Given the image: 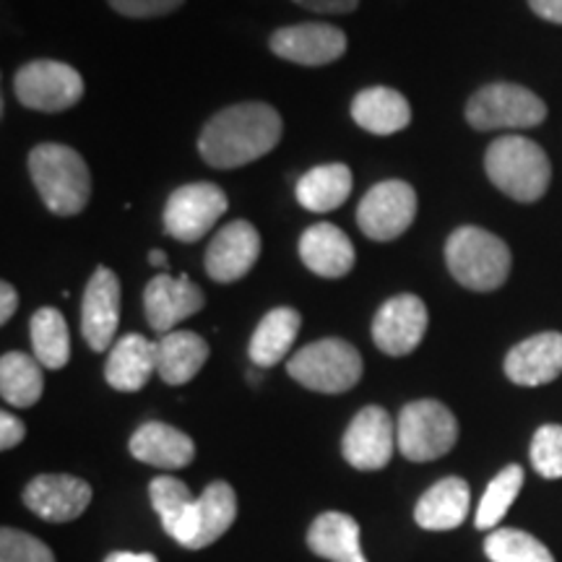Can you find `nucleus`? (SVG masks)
I'll return each mask as SVG.
<instances>
[{"instance_id": "21", "label": "nucleus", "mask_w": 562, "mask_h": 562, "mask_svg": "<svg viewBox=\"0 0 562 562\" xmlns=\"http://www.w3.org/2000/svg\"><path fill=\"white\" fill-rule=\"evenodd\" d=\"M157 372V344L140 334H125L112 344L108 364H104V381L110 389L123 393H136L149 383Z\"/></svg>"}, {"instance_id": "40", "label": "nucleus", "mask_w": 562, "mask_h": 562, "mask_svg": "<svg viewBox=\"0 0 562 562\" xmlns=\"http://www.w3.org/2000/svg\"><path fill=\"white\" fill-rule=\"evenodd\" d=\"M16 307H19L16 290H13V284H9V281H3V284H0V323H9L11 315L16 313Z\"/></svg>"}, {"instance_id": "33", "label": "nucleus", "mask_w": 562, "mask_h": 562, "mask_svg": "<svg viewBox=\"0 0 562 562\" xmlns=\"http://www.w3.org/2000/svg\"><path fill=\"white\" fill-rule=\"evenodd\" d=\"M149 497L151 508L157 510L165 531L175 539V533H178L182 521H186V516L195 505L193 492L188 490L186 482L175 480V476H157V480H151L149 484Z\"/></svg>"}, {"instance_id": "23", "label": "nucleus", "mask_w": 562, "mask_h": 562, "mask_svg": "<svg viewBox=\"0 0 562 562\" xmlns=\"http://www.w3.org/2000/svg\"><path fill=\"white\" fill-rule=\"evenodd\" d=\"M351 121L372 136H393V133L409 128L412 104L402 91L391 87L362 89L351 100Z\"/></svg>"}, {"instance_id": "16", "label": "nucleus", "mask_w": 562, "mask_h": 562, "mask_svg": "<svg viewBox=\"0 0 562 562\" xmlns=\"http://www.w3.org/2000/svg\"><path fill=\"white\" fill-rule=\"evenodd\" d=\"M237 518V495L227 482H211L195 497V505L186 516V521L175 533V542L186 550H203L214 544Z\"/></svg>"}, {"instance_id": "15", "label": "nucleus", "mask_w": 562, "mask_h": 562, "mask_svg": "<svg viewBox=\"0 0 562 562\" xmlns=\"http://www.w3.org/2000/svg\"><path fill=\"white\" fill-rule=\"evenodd\" d=\"M117 323H121V279L108 266H100L91 273L81 300V336L89 349H112Z\"/></svg>"}, {"instance_id": "24", "label": "nucleus", "mask_w": 562, "mask_h": 562, "mask_svg": "<svg viewBox=\"0 0 562 562\" xmlns=\"http://www.w3.org/2000/svg\"><path fill=\"white\" fill-rule=\"evenodd\" d=\"M472 490L461 476H446L435 482L414 508V521L427 531H448L467 521Z\"/></svg>"}, {"instance_id": "18", "label": "nucleus", "mask_w": 562, "mask_h": 562, "mask_svg": "<svg viewBox=\"0 0 562 562\" xmlns=\"http://www.w3.org/2000/svg\"><path fill=\"white\" fill-rule=\"evenodd\" d=\"M91 503L89 482L70 474H40L26 484L24 505L34 516L53 524L79 518Z\"/></svg>"}, {"instance_id": "32", "label": "nucleus", "mask_w": 562, "mask_h": 562, "mask_svg": "<svg viewBox=\"0 0 562 562\" xmlns=\"http://www.w3.org/2000/svg\"><path fill=\"white\" fill-rule=\"evenodd\" d=\"M492 562H554V554L537 537L521 529H495L484 539Z\"/></svg>"}, {"instance_id": "27", "label": "nucleus", "mask_w": 562, "mask_h": 562, "mask_svg": "<svg viewBox=\"0 0 562 562\" xmlns=\"http://www.w3.org/2000/svg\"><path fill=\"white\" fill-rule=\"evenodd\" d=\"M302 326V315L294 307H273L252 331L248 355L256 368H273L290 355Z\"/></svg>"}, {"instance_id": "31", "label": "nucleus", "mask_w": 562, "mask_h": 562, "mask_svg": "<svg viewBox=\"0 0 562 562\" xmlns=\"http://www.w3.org/2000/svg\"><path fill=\"white\" fill-rule=\"evenodd\" d=\"M521 487H524V469L518 467V463L505 467L503 472L487 484V490H484L480 508H476V518H474L476 529L495 531V526L503 521L505 513H508L510 505L516 503Z\"/></svg>"}, {"instance_id": "5", "label": "nucleus", "mask_w": 562, "mask_h": 562, "mask_svg": "<svg viewBox=\"0 0 562 562\" xmlns=\"http://www.w3.org/2000/svg\"><path fill=\"white\" fill-rule=\"evenodd\" d=\"M362 357L357 347L344 339H321L294 351L286 372L302 389L315 393L351 391L362 378Z\"/></svg>"}, {"instance_id": "1", "label": "nucleus", "mask_w": 562, "mask_h": 562, "mask_svg": "<svg viewBox=\"0 0 562 562\" xmlns=\"http://www.w3.org/2000/svg\"><path fill=\"white\" fill-rule=\"evenodd\" d=\"M281 133H284V123L271 104H232L203 125L199 154L214 170H237L277 149Z\"/></svg>"}, {"instance_id": "8", "label": "nucleus", "mask_w": 562, "mask_h": 562, "mask_svg": "<svg viewBox=\"0 0 562 562\" xmlns=\"http://www.w3.org/2000/svg\"><path fill=\"white\" fill-rule=\"evenodd\" d=\"M227 193L220 186L188 182V186H180L178 191L170 193L165 211H161V224L175 240L199 243L227 214Z\"/></svg>"}, {"instance_id": "36", "label": "nucleus", "mask_w": 562, "mask_h": 562, "mask_svg": "<svg viewBox=\"0 0 562 562\" xmlns=\"http://www.w3.org/2000/svg\"><path fill=\"white\" fill-rule=\"evenodd\" d=\"M110 9L125 19L170 16L186 0H108Z\"/></svg>"}, {"instance_id": "39", "label": "nucleus", "mask_w": 562, "mask_h": 562, "mask_svg": "<svg viewBox=\"0 0 562 562\" xmlns=\"http://www.w3.org/2000/svg\"><path fill=\"white\" fill-rule=\"evenodd\" d=\"M529 9L537 13L539 19L552 21V24H562V0H529Z\"/></svg>"}, {"instance_id": "10", "label": "nucleus", "mask_w": 562, "mask_h": 562, "mask_svg": "<svg viewBox=\"0 0 562 562\" xmlns=\"http://www.w3.org/2000/svg\"><path fill=\"white\" fill-rule=\"evenodd\" d=\"M417 216V193L404 180H383L372 186L357 206V224L362 235L375 243L402 237Z\"/></svg>"}, {"instance_id": "17", "label": "nucleus", "mask_w": 562, "mask_h": 562, "mask_svg": "<svg viewBox=\"0 0 562 562\" xmlns=\"http://www.w3.org/2000/svg\"><path fill=\"white\" fill-rule=\"evenodd\" d=\"M203 302L206 297H203L201 286L193 284L186 273H180V277L159 273L144 290V315L154 331L165 336L175 331L178 323L201 313Z\"/></svg>"}, {"instance_id": "7", "label": "nucleus", "mask_w": 562, "mask_h": 562, "mask_svg": "<svg viewBox=\"0 0 562 562\" xmlns=\"http://www.w3.org/2000/svg\"><path fill=\"white\" fill-rule=\"evenodd\" d=\"M547 104L518 83H487L467 102V121L476 131H526L542 125Z\"/></svg>"}, {"instance_id": "9", "label": "nucleus", "mask_w": 562, "mask_h": 562, "mask_svg": "<svg viewBox=\"0 0 562 562\" xmlns=\"http://www.w3.org/2000/svg\"><path fill=\"white\" fill-rule=\"evenodd\" d=\"M16 100L34 112H66L81 102L83 79L60 60H32L13 79Z\"/></svg>"}, {"instance_id": "4", "label": "nucleus", "mask_w": 562, "mask_h": 562, "mask_svg": "<svg viewBox=\"0 0 562 562\" xmlns=\"http://www.w3.org/2000/svg\"><path fill=\"white\" fill-rule=\"evenodd\" d=\"M448 271L472 292H495L508 281L513 256L501 237L482 227H459L446 243Z\"/></svg>"}, {"instance_id": "14", "label": "nucleus", "mask_w": 562, "mask_h": 562, "mask_svg": "<svg viewBox=\"0 0 562 562\" xmlns=\"http://www.w3.org/2000/svg\"><path fill=\"white\" fill-rule=\"evenodd\" d=\"M261 235L248 220H235L216 232L203 256V269L216 284H235L261 258Z\"/></svg>"}, {"instance_id": "30", "label": "nucleus", "mask_w": 562, "mask_h": 562, "mask_svg": "<svg viewBox=\"0 0 562 562\" xmlns=\"http://www.w3.org/2000/svg\"><path fill=\"white\" fill-rule=\"evenodd\" d=\"M30 336L34 357L42 368L63 370L70 360L68 323L55 307H40L30 321Z\"/></svg>"}, {"instance_id": "37", "label": "nucleus", "mask_w": 562, "mask_h": 562, "mask_svg": "<svg viewBox=\"0 0 562 562\" xmlns=\"http://www.w3.org/2000/svg\"><path fill=\"white\" fill-rule=\"evenodd\" d=\"M24 435H26L24 422H21L19 417H13L11 412L0 414V448H3V451L16 448L19 442L24 440Z\"/></svg>"}, {"instance_id": "13", "label": "nucleus", "mask_w": 562, "mask_h": 562, "mask_svg": "<svg viewBox=\"0 0 562 562\" xmlns=\"http://www.w3.org/2000/svg\"><path fill=\"white\" fill-rule=\"evenodd\" d=\"M269 47L281 60L318 68L339 60L347 53L349 40L339 26L323 24V21H305V24L281 26L273 32Z\"/></svg>"}, {"instance_id": "41", "label": "nucleus", "mask_w": 562, "mask_h": 562, "mask_svg": "<svg viewBox=\"0 0 562 562\" xmlns=\"http://www.w3.org/2000/svg\"><path fill=\"white\" fill-rule=\"evenodd\" d=\"M104 562H159L149 552H112L104 558Z\"/></svg>"}, {"instance_id": "20", "label": "nucleus", "mask_w": 562, "mask_h": 562, "mask_svg": "<svg viewBox=\"0 0 562 562\" xmlns=\"http://www.w3.org/2000/svg\"><path fill=\"white\" fill-rule=\"evenodd\" d=\"M300 258L315 277L344 279L355 269L357 252L347 237V232L336 227V224L318 222L302 232Z\"/></svg>"}, {"instance_id": "19", "label": "nucleus", "mask_w": 562, "mask_h": 562, "mask_svg": "<svg viewBox=\"0 0 562 562\" xmlns=\"http://www.w3.org/2000/svg\"><path fill=\"white\" fill-rule=\"evenodd\" d=\"M562 372V334L544 331L516 344L505 357V375L524 389L552 383Z\"/></svg>"}, {"instance_id": "26", "label": "nucleus", "mask_w": 562, "mask_h": 562, "mask_svg": "<svg viewBox=\"0 0 562 562\" xmlns=\"http://www.w3.org/2000/svg\"><path fill=\"white\" fill-rule=\"evenodd\" d=\"M209 344L193 331H170L157 341V372L167 385H186L209 360Z\"/></svg>"}, {"instance_id": "28", "label": "nucleus", "mask_w": 562, "mask_h": 562, "mask_svg": "<svg viewBox=\"0 0 562 562\" xmlns=\"http://www.w3.org/2000/svg\"><path fill=\"white\" fill-rule=\"evenodd\" d=\"M351 170L341 161H331V165H318L307 170L297 180V203L302 209L313 211V214H326V211L339 209L347 203L351 195Z\"/></svg>"}, {"instance_id": "2", "label": "nucleus", "mask_w": 562, "mask_h": 562, "mask_svg": "<svg viewBox=\"0 0 562 562\" xmlns=\"http://www.w3.org/2000/svg\"><path fill=\"white\" fill-rule=\"evenodd\" d=\"M32 182L47 211L58 216H76L91 199L89 165L66 144H40L26 159Z\"/></svg>"}, {"instance_id": "25", "label": "nucleus", "mask_w": 562, "mask_h": 562, "mask_svg": "<svg viewBox=\"0 0 562 562\" xmlns=\"http://www.w3.org/2000/svg\"><path fill=\"white\" fill-rule=\"evenodd\" d=\"M307 547L323 560L368 562L360 544V524L349 513H321L307 529Z\"/></svg>"}, {"instance_id": "22", "label": "nucleus", "mask_w": 562, "mask_h": 562, "mask_svg": "<svg viewBox=\"0 0 562 562\" xmlns=\"http://www.w3.org/2000/svg\"><path fill=\"white\" fill-rule=\"evenodd\" d=\"M131 456L157 469H182L195 459V442L165 422H144L131 438Z\"/></svg>"}, {"instance_id": "3", "label": "nucleus", "mask_w": 562, "mask_h": 562, "mask_svg": "<svg viewBox=\"0 0 562 562\" xmlns=\"http://www.w3.org/2000/svg\"><path fill=\"white\" fill-rule=\"evenodd\" d=\"M484 172L497 191L518 203H533L547 193L552 165L537 140L524 136H503L484 154Z\"/></svg>"}, {"instance_id": "38", "label": "nucleus", "mask_w": 562, "mask_h": 562, "mask_svg": "<svg viewBox=\"0 0 562 562\" xmlns=\"http://www.w3.org/2000/svg\"><path fill=\"white\" fill-rule=\"evenodd\" d=\"M294 3L313 13H334V16H341V13L357 11L360 0H294Z\"/></svg>"}, {"instance_id": "42", "label": "nucleus", "mask_w": 562, "mask_h": 562, "mask_svg": "<svg viewBox=\"0 0 562 562\" xmlns=\"http://www.w3.org/2000/svg\"><path fill=\"white\" fill-rule=\"evenodd\" d=\"M149 263L159 266V269H170V263H167V252L159 250V248L149 250Z\"/></svg>"}, {"instance_id": "6", "label": "nucleus", "mask_w": 562, "mask_h": 562, "mask_svg": "<svg viewBox=\"0 0 562 562\" xmlns=\"http://www.w3.org/2000/svg\"><path fill=\"white\" fill-rule=\"evenodd\" d=\"M459 440V422L446 404L419 398L406 404L396 422V448L404 459L425 463L453 451Z\"/></svg>"}, {"instance_id": "35", "label": "nucleus", "mask_w": 562, "mask_h": 562, "mask_svg": "<svg viewBox=\"0 0 562 562\" xmlns=\"http://www.w3.org/2000/svg\"><path fill=\"white\" fill-rule=\"evenodd\" d=\"M0 562H55V554L42 539L5 526L0 531Z\"/></svg>"}, {"instance_id": "11", "label": "nucleus", "mask_w": 562, "mask_h": 562, "mask_svg": "<svg viewBox=\"0 0 562 562\" xmlns=\"http://www.w3.org/2000/svg\"><path fill=\"white\" fill-rule=\"evenodd\" d=\"M393 448H396V425L383 406H364L357 412L341 440L344 459L360 472H378L389 467Z\"/></svg>"}, {"instance_id": "29", "label": "nucleus", "mask_w": 562, "mask_h": 562, "mask_svg": "<svg viewBox=\"0 0 562 562\" xmlns=\"http://www.w3.org/2000/svg\"><path fill=\"white\" fill-rule=\"evenodd\" d=\"M45 391V372L37 357L24 351H5L0 357V396L16 409H30Z\"/></svg>"}, {"instance_id": "12", "label": "nucleus", "mask_w": 562, "mask_h": 562, "mask_svg": "<svg viewBox=\"0 0 562 562\" xmlns=\"http://www.w3.org/2000/svg\"><path fill=\"white\" fill-rule=\"evenodd\" d=\"M430 326V313L417 294H396L385 300L372 318V341L383 355L406 357L419 347Z\"/></svg>"}, {"instance_id": "34", "label": "nucleus", "mask_w": 562, "mask_h": 562, "mask_svg": "<svg viewBox=\"0 0 562 562\" xmlns=\"http://www.w3.org/2000/svg\"><path fill=\"white\" fill-rule=\"evenodd\" d=\"M531 463L544 480H562V425L539 427L531 440Z\"/></svg>"}]
</instances>
